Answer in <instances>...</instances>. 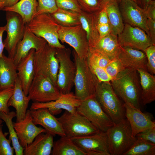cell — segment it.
Instances as JSON below:
<instances>
[{
    "label": "cell",
    "mask_w": 155,
    "mask_h": 155,
    "mask_svg": "<svg viewBox=\"0 0 155 155\" xmlns=\"http://www.w3.org/2000/svg\"><path fill=\"white\" fill-rule=\"evenodd\" d=\"M50 14L61 26L69 27L81 24L79 13L73 11L58 8L56 11Z\"/></svg>",
    "instance_id": "32"
},
{
    "label": "cell",
    "mask_w": 155,
    "mask_h": 155,
    "mask_svg": "<svg viewBox=\"0 0 155 155\" xmlns=\"http://www.w3.org/2000/svg\"><path fill=\"white\" fill-rule=\"evenodd\" d=\"M72 54L76 67L74 94L78 99L82 101L95 95L99 81L91 70L87 58L80 59L74 50Z\"/></svg>",
    "instance_id": "2"
},
{
    "label": "cell",
    "mask_w": 155,
    "mask_h": 155,
    "mask_svg": "<svg viewBox=\"0 0 155 155\" xmlns=\"http://www.w3.org/2000/svg\"><path fill=\"white\" fill-rule=\"evenodd\" d=\"M81 102L76 98L74 94L71 92L69 93L62 94L60 97L55 100L46 102H33L30 110L46 108L54 115L60 113L62 109L73 113L77 111V108Z\"/></svg>",
    "instance_id": "16"
},
{
    "label": "cell",
    "mask_w": 155,
    "mask_h": 155,
    "mask_svg": "<svg viewBox=\"0 0 155 155\" xmlns=\"http://www.w3.org/2000/svg\"><path fill=\"white\" fill-rule=\"evenodd\" d=\"M104 68L112 80L125 68L117 57L111 60Z\"/></svg>",
    "instance_id": "39"
},
{
    "label": "cell",
    "mask_w": 155,
    "mask_h": 155,
    "mask_svg": "<svg viewBox=\"0 0 155 155\" xmlns=\"http://www.w3.org/2000/svg\"><path fill=\"white\" fill-rule=\"evenodd\" d=\"M47 43L44 39L36 36L31 32L26 24L23 38L17 45L12 58L16 67L21 60L28 55L32 49H34L36 51H38Z\"/></svg>",
    "instance_id": "20"
},
{
    "label": "cell",
    "mask_w": 155,
    "mask_h": 155,
    "mask_svg": "<svg viewBox=\"0 0 155 155\" xmlns=\"http://www.w3.org/2000/svg\"><path fill=\"white\" fill-rule=\"evenodd\" d=\"M147 24L152 43L155 44V20L147 19Z\"/></svg>",
    "instance_id": "47"
},
{
    "label": "cell",
    "mask_w": 155,
    "mask_h": 155,
    "mask_svg": "<svg viewBox=\"0 0 155 155\" xmlns=\"http://www.w3.org/2000/svg\"><path fill=\"white\" fill-rule=\"evenodd\" d=\"M5 31V26L0 27V57L2 56L4 49L2 37L3 33Z\"/></svg>",
    "instance_id": "49"
},
{
    "label": "cell",
    "mask_w": 155,
    "mask_h": 155,
    "mask_svg": "<svg viewBox=\"0 0 155 155\" xmlns=\"http://www.w3.org/2000/svg\"><path fill=\"white\" fill-rule=\"evenodd\" d=\"M123 66L137 70L147 71V60L145 53L142 51L127 46H121L117 57Z\"/></svg>",
    "instance_id": "21"
},
{
    "label": "cell",
    "mask_w": 155,
    "mask_h": 155,
    "mask_svg": "<svg viewBox=\"0 0 155 155\" xmlns=\"http://www.w3.org/2000/svg\"><path fill=\"white\" fill-rule=\"evenodd\" d=\"M20 0H0V1L3 3V9L5 7H9L13 5L18 3Z\"/></svg>",
    "instance_id": "50"
},
{
    "label": "cell",
    "mask_w": 155,
    "mask_h": 155,
    "mask_svg": "<svg viewBox=\"0 0 155 155\" xmlns=\"http://www.w3.org/2000/svg\"><path fill=\"white\" fill-rule=\"evenodd\" d=\"M58 36L59 40L72 47L80 59L87 58L88 41L86 32L81 24L69 27L60 26Z\"/></svg>",
    "instance_id": "12"
},
{
    "label": "cell",
    "mask_w": 155,
    "mask_h": 155,
    "mask_svg": "<svg viewBox=\"0 0 155 155\" xmlns=\"http://www.w3.org/2000/svg\"><path fill=\"white\" fill-rule=\"evenodd\" d=\"M2 124L0 125V155H13L15 152L10 145L11 140L7 139L2 131Z\"/></svg>",
    "instance_id": "37"
},
{
    "label": "cell",
    "mask_w": 155,
    "mask_h": 155,
    "mask_svg": "<svg viewBox=\"0 0 155 155\" xmlns=\"http://www.w3.org/2000/svg\"><path fill=\"white\" fill-rule=\"evenodd\" d=\"M147 19L155 20V1H150L144 9Z\"/></svg>",
    "instance_id": "45"
},
{
    "label": "cell",
    "mask_w": 155,
    "mask_h": 155,
    "mask_svg": "<svg viewBox=\"0 0 155 155\" xmlns=\"http://www.w3.org/2000/svg\"><path fill=\"white\" fill-rule=\"evenodd\" d=\"M121 0H116V1H117V2H119L120 1H121ZM132 0V1H133L135 2H136V0Z\"/></svg>",
    "instance_id": "54"
},
{
    "label": "cell",
    "mask_w": 155,
    "mask_h": 155,
    "mask_svg": "<svg viewBox=\"0 0 155 155\" xmlns=\"http://www.w3.org/2000/svg\"><path fill=\"white\" fill-rule=\"evenodd\" d=\"M35 50L32 49L16 66L18 77L23 91L28 96L29 89L34 76V57Z\"/></svg>",
    "instance_id": "22"
},
{
    "label": "cell",
    "mask_w": 155,
    "mask_h": 155,
    "mask_svg": "<svg viewBox=\"0 0 155 155\" xmlns=\"http://www.w3.org/2000/svg\"><path fill=\"white\" fill-rule=\"evenodd\" d=\"M53 136L48 133L38 134L23 151L24 155H50L53 145Z\"/></svg>",
    "instance_id": "24"
},
{
    "label": "cell",
    "mask_w": 155,
    "mask_h": 155,
    "mask_svg": "<svg viewBox=\"0 0 155 155\" xmlns=\"http://www.w3.org/2000/svg\"><path fill=\"white\" fill-rule=\"evenodd\" d=\"M6 25L5 26L7 36L3 41L8 57L13 58L18 44L24 36L26 24L18 13L6 11Z\"/></svg>",
    "instance_id": "9"
},
{
    "label": "cell",
    "mask_w": 155,
    "mask_h": 155,
    "mask_svg": "<svg viewBox=\"0 0 155 155\" xmlns=\"http://www.w3.org/2000/svg\"><path fill=\"white\" fill-rule=\"evenodd\" d=\"M109 24L106 8L104 6L98 12L97 16V24Z\"/></svg>",
    "instance_id": "46"
},
{
    "label": "cell",
    "mask_w": 155,
    "mask_h": 155,
    "mask_svg": "<svg viewBox=\"0 0 155 155\" xmlns=\"http://www.w3.org/2000/svg\"><path fill=\"white\" fill-rule=\"evenodd\" d=\"M104 0L105 1H117L116 0Z\"/></svg>",
    "instance_id": "55"
},
{
    "label": "cell",
    "mask_w": 155,
    "mask_h": 155,
    "mask_svg": "<svg viewBox=\"0 0 155 155\" xmlns=\"http://www.w3.org/2000/svg\"><path fill=\"white\" fill-rule=\"evenodd\" d=\"M16 117L13 111L6 114L0 111V117L5 123L9 131V138L11 140L16 155H23L24 148L20 144L16 133L13 125L12 119Z\"/></svg>",
    "instance_id": "33"
},
{
    "label": "cell",
    "mask_w": 155,
    "mask_h": 155,
    "mask_svg": "<svg viewBox=\"0 0 155 155\" xmlns=\"http://www.w3.org/2000/svg\"><path fill=\"white\" fill-rule=\"evenodd\" d=\"M126 118L129 122L134 137L145 130L155 127V123L149 113H142L131 104L124 102Z\"/></svg>",
    "instance_id": "18"
},
{
    "label": "cell",
    "mask_w": 155,
    "mask_h": 155,
    "mask_svg": "<svg viewBox=\"0 0 155 155\" xmlns=\"http://www.w3.org/2000/svg\"><path fill=\"white\" fill-rule=\"evenodd\" d=\"M38 5L37 0H20L13 5L4 8L2 10L18 13L21 16L24 23L27 24L35 16Z\"/></svg>",
    "instance_id": "29"
},
{
    "label": "cell",
    "mask_w": 155,
    "mask_h": 155,
    "mask_svg": "<svg viewBox=\"0 0 155 155\" xmlns=\"http://www.w3.org/2000/svg\"><path fill=\"white\" fill-rule=\"evenodd\" d=\"M13 87H9L0 91V111L6 114L9 112L7 105L9 100L12 95Z\"/></svg>",
    "instance_id": "40"
},
{
    "label": "cell",
    "mask_w": 155,
    "mask_h": 155,
    "mask_svg": "<svg viewBox=\"0 0 155 155\" xmlns=\"http://www.w3.org/2000/svg\"><path fill=\"white\" fill-rule=\"evenodd\" d=\"M52 155H87L66 136L53 142Z\"/></svg>",
    "instance_id": "31"
},
{
    "label": "cell",
    "mask_w": 155,
    "mask_h": 155,
    "mask_svg": "<svg viewBox=\"0 0 155 155\" xmlns=\"http://www.w3.org/2000/svg\"><path fill=\"white\" fill-rule=\"evenodd\" d=\"M70 138L87 155H110L106 132Z\"/></svg>",
    "instance_id": "13"
},
{
    "label": "cell",
    "mask_w": 155,
    "mask_h": 155,
    "mask_svg": "<svg viewBox=\"0 0 155 155\" xmlns=\"http://www.w3.org/2000/svg\"><path fill=\"white\" fill-rule=\"evenodd\" d=\"M26 25L31 32L44 39L51 46L56 48L65 47L60 43L59 39L58 31L60 26L50 13H43L36 15Z\"/></svg>",
    "instance_id": "5"
},
{
    "label": "cell",
    "mask_w": 155,
    "mask_h": 155,
    "mask_svg": "<svg viewBox=\"0 0 155 155\" xmlns=\"http://www.w3.org/2000/svg\"><path fill=\"white\" fill-rule=\"evenodd\" d=\"M82 11L93 13L100 11L105 6L104 0H77Z\"/></svg>",
    "instance_id": "35"
},
{
    "label": "cell",
    "mask_w": 155,
    "mask_h": 155,
    "mask_svg": "<svg viewBox=\"0 0 155 155\" xmlns=\"http://www.w3.org/2000/svg\"><path fill=\"white\" fill-rule=\"evenodd\" d=\"M117 38L121 46L129 47L143 51L153 44L150 37L144 30L126 24H124Z\"/></svg>",
    "instance_id": "14"
},
{
    "label": "cell",
    "mask_w": 155,
    "mask_h": 155,
    "mask_svg": "<svg viewBox=\"0 0 155 155\" xmlns=\"http://www.w3.org/2000/svg\"><path fill=\"white\" fill-rule=\"evenodd\" d=\"M88 65L92 71L97 77L99 82L111 81V79L104 68L93 65Z\"/></svg>",
    "instance_id": "43"
},
{
    "label": "cell",
    "mask_w": 155,
    "mask_h": 155,
    "mask_svg": "<svg viewBox=\"0 0 155 155\" xmlns=\"http://www.w3.org/2000/svg\"><path fill=\"white\" fill-rule=\"evenodd\" d=\"M137 71L140 78L141 102L146 105L155 100V76L144 69Z\"/></svg>",
    "instance_id": "27"
},
{
    "label": "cell",
    "mask_w": 155,
    "mask_h": 155,
    "mask_svg": "<svg viewBox=\"0 0 155 155\" xmlns=\"http://www.w3.org/2000/svg\"><path fill=\"white\" fill-rule=\"evenodd\" d=\"M38 5L35 15L43 13H52L58 9L56 0H38Z\"/></svg>",
    "instance_id": "38"
},
{
    "label": "cell",
    "mask_w": 155,
    "mask_h": 155,
    "mask_svg": "<svg viewBox=\"0 0 155 155\" xmlns=\"http://www.w3.org/2000/svg\"><path fill=\"white\" fill-rule=\"evenodd\" d=\"M117 2L125 24L141 28L149 36L144 9L131 0H122Z\"/></svg>",
    "instance_id": "15"
},
{
    "label": "cell",
    "mask_w": 155,
    "mask_h": 155,
    "mask_svg": "<svg viewBox=\"0 0 155 155\" xmlns=\"http://www.w3.org/2000/svg\"><path fill=\"white\" fill-rule=\"evenodd\" d=\"M105 1V6L111 33L117 36L123 31L124 25L118 3L117 1Z\"/></svg>",
    "instance_id": "30"
},
{
    "label": "cell",
    "mask_w": 155,
    "mask_h": 155,
    "mask_svg": "<svg viewBox=\"0 0 155 155\" xmlns=\"http://www.w3.org/2000/svg\"><path fill=\"white\" fill-rule=\"evenodd\" d=\"M135 137L155 144V127L140 132L136 135Z\"/></svg>",
    "instance_id": "44"
},
{
    "label": "cell",
    "mask_w": 155,
    "mask_h": 155,
    "mask_svg": "<svg viewBox=\"0 0 155 155\" xmlns=\"http://www.w3.org/2000/svg\"><path fill=\"white\" fill-rule=\"evenodd\" d=\"M30 100V96L25 94L20 80L18 77L14 84L13 94L7 103L9 107L12 106L16 110V122L20 121L24 118Z\"/></svg>",
    "instance_id": "23"
},
{
    "label": "cell",
    "mask_w": 155,
    "mask_h": 155,
    "mask_svg": "<svg viewBox=\"0 0 155 155\" xmlns=\"http://www.w3.org/2000/svg\"><path fill=\"white\" fill-rule=\"evenodd\" d=\"M77 111L100 131L106 132L114 124L97 101L95 95L82 101L77 108Z\"/></svg>",
    "instance_id": "10"
},
{
    "label": "cell",
    "mask_w": 155,
    "mask_h": 155,
    "mask_svg": "<svg viewBox=\"0 0 155 155\" xmlns=\"http://www.w3.org/2000/svg\"><path fill=\"white\" fill-rule=\"evenodd\" d=\"M30 110L34 123L40 125L53 136H66L61 123L46 108Z\"/></svg>",
    "instance_id": "19"
},
{
    "label": "cell",
    "mask_w": 155,
    "mask_h": 155,
    "mask_svg": "<svg viewBox=\"0 0 155 155\" xmlns=\"http://www.w3.org/2000/svg\"><path fill=\"white\" fill-rule=\"evenodd\" d=\"M147 60V71L152 75L155 74V44H151L144 51Z\"/></svg>",
    "instance_id": "41"
},
{
    "label": "cell",
    "mask_w": 155,
    "mask_h": 155,
    "mask_svg": "<svg viewBox=\"0 0 155 155\" xmlns=\"http://www.w3.org/2000/svg\"><path fill=\"white\" fill-rule=\"evenodd\" d=\"M95 96L102 108L114 123L126 118L125 110L110 82H99Z\"/></svg>",
    "instance_id": "3"
},
{
    "label": "cell",
    "mask_w": 155,
    "mask_h": 155,
    "mask_svg": "<svg viewBox=\"0 0 155 155\" xmlns=\"http://www.w3.org/2000/svg\"><path fill=\"white\" fill-rule=\"evenodd\" d=\"M87 60L88 64L104 68L111 60L101 53L89 48Z\"/></svg>",
    "instance_id": "36"
},
{
    "label": "cell",
    "mask_w": 155,
    "mask_h": 155,
    "mask_svg": "<svg viewBox=\"0 0 155 155\" xmlns=\"http://www.w3.org/2000/svg\"><path fill=\"white\" fill-rule=\"evenodd\" d=\"M1 90H2V89H1V87L0 86V91Z\"/></svg>",
    "instance_id": "56"
},
{
    "label": "cell",
    "mask_w": 155,
    "mask_h": 155,
    "mask_svg": "<svg viewBox=\"0 0 155 155\" xmlns=\"http://www.w3.org/2000/svg\"><path fill=\"white\" fill-rule=\"evenodd\" d=\"M99 11L91 13L82 11L79 13V20L83 29L86 32L89 47H91L99 38L97 28Z\"/></svg>",
    "instance_id": "28"
},
{
    "label": "cell",
    "mask_w": 155,
    "mask_h": 155,
    "mask_svg": "<svg viewBox=\"0 0 155 155\" xmlns=\"http://www.w3.org/2000/svg\"><path fill=\"white\" fill-rule=\"evenodd\" d=\"M71 54L69 48H56L55 55L59 65L57 86L61 94L70 92L74 86L76 67Z\"/></svg>",
    "instance_id": "6"
},
{
    "label": "cell",
    "mask_w": 155,
    "mask_h": 155,
    "mask_svg": "<svg viewBox=\"0 0 155 155\" xmlns=\"http://www.w3.org/2000/svg\"><path fill=\"white\" fill-rule=\"evenodd\" d=\"M106 133L110 155H124L136 139L132 135L130 125L126 118L114 123Z\"/></svg>",
    "instance_id": "4"
},
{
    "label": "cell",
    "mask_w": 155,
    "mask_h": 155,
    "mask_svg": "<svg viewBox=\"0 0 155 155\" xmlns=\"http://www.w3.org/2000/svg\"><path fill=\"white\" fill-rule=\"evenodd\" d=\"M155 144L136 138L134 144L124 155H155Z\"/></svg>",
    "instance_id": "34"
},
{
    "label": "cell",
    "mask_w": 155,
    "mask_h": 155,
    "mask_svg": "<svg viewBox=\"0 0 155 155\" xmlns=\"http://www.w3.org/2000/svg\"><path fill=\"white\" fill-rule=\"evenodd\" d=\"M136 3L141 8L144 9L151 1L154 0H136Z\"/></svg>",
    "instance_id": "51"
},
{
    "label": "cell",
    "mask_w": 155,
    "mask_h": 155,
    "mask_svg": "<svg viewBox=\"0 0 155 155\" xmlns=\"http://www.w3.org/2000/svg\"><path fill=\"white\" fill-rule=\"evenodd\" d=\"M13 125L20 144L24 148L31 143L38 134L46 132L44 128L38 127L34 123L30 110H27L23 120L13 122Z\"/></svg>",
    "instance_id": "17"
},
{
    "label": "cell",
    "mask_w": 155,
    "mask_h": 155,
    "mask_svg": "<svg viewBox=\"0 0 155 155\" xmlns=\"http://www.w3.org/2000/svg\"><path fill=\"white\" fill-rule=\"evenodd\" d=\"M61 94L49 79L40 74L35 73L28 94L33 102H46L55 100Z\"/></svg>",
    "instance_id": "11"
},
{
    "label": "cell",
    "mask_w": 155,
    "mask_h": 155,
    "mask_svg": "<svg viewBox=\"0 0 155 155\" xmlns=\"http://www.w3.org/2000/svg\"><path fill=\"white\" fill-rule=\"evenodd\" d=\"M57 119L65 136L71 138L91 135L100 131L85 117L78 113L65 111Z\"/></svg>",
    "instance_id": "8"
},
{
    "label": "cell",
    "mask_w": 155,
    "mask_h": 155,
    "mask_svg": "<svg viewBox=\"0 0 155 155\" xmlns=\"http://www.w3.org/2000/svg\"><path fill=\"white\" fill-rule=\"evenodd\" d=\"M3 3L0 1V10H2L3 8Z\"/></svg>",
    "instance_id": "52"
},
{
    "label": "cell",
    "mask_w": 155,
    "mask_h": 155,
    "mask_svg": "<svg viewBox=\"0 0 155 155\" xmlns=\"http://www.w3.org/2000/svg\"><path fill=\"white\" fill-rule=\"evenodd\" d=\"M58 8L80 13L82 11L77 0H56Z\"/></svg>",
    "instance_id": "42"
},
{
    "label": "cell",
    "mask_w": 155,
    "mask_h": 155,
    "mask_svg": "<svg viewBox=\"0 0 155 155\" xmlns=\"http://www.w3.org/2000/svg\"><path fill=\"white\" fill-rule=\"evenodd\" d=\"M56 50V48L46 43L40 50L35 51L34 65V74L46 77L57 86L59 65L55 55Z\"/></svg>",
    "instance_id": "7"
},
{
    "label": "cell",
    "mask_w": 155,
    "mask_h": 155,
    "mask_svg": "<svg viewBox=\"0 0 155 155\" xmlns=\"http://www.w3.org/2000/svg\"><path fill=\"white\" fill-rule=\"evenodd\" d=\"M97 28L99 37H102L111 33V29L109 24H97Z\"/></svg>",
    "instance_id": "48"
},
{
    "label": "cell",
    "mask_w": 155,
    "mask_h": 155,
    "mask_svg": "<svg viewBox=\"0 0 155 155\" xmlns=\"http://www.w3.org/2000/svg\"><path fill=\"white\" fill-rule=\"evenodd\" d=\"M3 121L0 117V125H1L3 123Z\"/></svg>",
    "instance_id": "53"
},
{
    "label": "cell",
    "mask_w": 155,
    "mask_h": 155,
    "mask_svg": "<svg viewBox=\"0 0 155 155\" xmlns=\"http://www.w3.org/2000/svg\"><path fill=\"white\" fill-rule=\"evenodd\" d=\"M89 49L96 51L110 60L117 57L120 49L117 36L112 33L99 37Z\"/></svg>",
    "instance_id": "25"
},
{
    "label": "cell",
    "mask_w": 155,
    "mask_h": 155,
    "mask_svg": "<svg viewBox=\"0 0 155 155\" xmlns=\"http://www.w3.org/2000/svg\"><path fill=\"white\" fill-rule=\"evenodd\" d=\"M18 77L16 67L12 58L3 53L0 57V86L2 90L13 87Z\"/></svg>",
    "instance_id": "26"
},
{
    "label": "cell",
    "mask_w": 155,
    "mask_h": 155,
    "mask_svg": "<svg viewBox=\"0 0 155 155\" xmlns=\"http://www.w3.org/2000/svg\"><path fill=\"white\" fill-rule=\"evenodd\" d=\"M110 82L117 95L140 110L141 87L137 70L125 68Z\"/></svg>",
    "instance_id": "1"
}]
</instances>
